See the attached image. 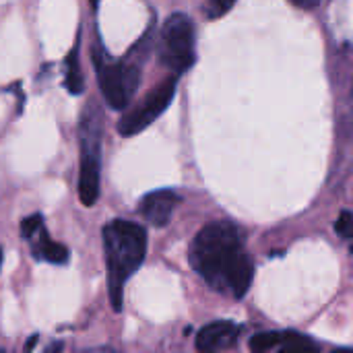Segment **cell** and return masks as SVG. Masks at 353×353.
<instances>
[{"mask_svg":"<svg viewBox=\"0 0 353 353\" xmlns=\"http://www.w3.org/2000/svg\"><path fill=\"white\" fill-rule=\"evenodd\" d=\"M91 2H93V6H95V4H97V0H91Z\"/></svg>","mask_w":353,"mask_h":353,"instance_id":"18","label":"cell"},{"mask_svg":"<svg viewBox=\"0 0 353 353\" xmlns=\"http://www.w3.org/2000/svg\"><path fill=\"white\" fill-rule=\"evenodd\" d=\"M319 343L312 341L306 335H298V333H285L279 353H319Z\"/></svg>","mask_w":353,"mask_h":353,"instance_id":"11","label":"cell"},{"mask_svg":"<svg viewBox=\"0 0 353 353\" xmlns=\"http://www.w3.org/2000/svg\"><path fill=\"white\" fill-rule=\"evenodd\" d=\"M335 232H337L343 240H352L353 217L350 211H343V213L339 215V219H337V223H335Z\"/></svg>","mask_w":353,"mask_h":353,"instance_id":"13","label":"cell"},{"mask_svg":"<svg viewBox=\"0 0 353 353\" xmlns=\"http://www.w3.org/2000/svg\"><path fill=\"white\" fill-rule=\"evenodd\" d=\"M99 89L112 110H124L141 87V66L137 62H97Z\"/></svg>","mask_w":353,"mask_h":353,"instance_id":"5","label":"cell"},{"mask_svg":"<svg viewBox=\"0 0 353 353\" xmlns=\"http://www.w3.org/2000/svg\"><path fill=\"white\" fill-rule=\"evenodd\" d=\"M64 85H66L68 93H72V95H81L85 91V81H83V74H81V66H79V43L72 48V52L66 58Z\"/></svg>","mask_w":353,"mask_h":353,"instance_id":"10","label":"cell"},{"mask_svg":"<svg viewBox=\"0 0 353 353\" xmlns=\"http://www.w3.org/2000/svg\"><path fill=\"white\" fill-rule=\"evenodd\" d=\"M234 4H236V0H211L207 6V14H209V19H219L228 10H232Z\"/></svg>","mask_w":353,"mask_h":353,"instance_id":"14","label":"cell"},{"mask_svg":"<svg viewBox=\"0 0 353 353\" xmlns=\"http://www.w3.org/2000/svg\"><path fill=\"white\" fill-rule=\"evenodd\" d=\"M188 261L196 275L217 294L242 300L254 279V263L246 250L242 228L213 221L192 240Z\"/></svg>","mask_w":353,"mask_h":353,"instance_id":"1","label":"cell"},{"mask_svg":"<svg viewBox=\"0 0 353 353\" xmlns=\"http://www.w3.org/2000/svg\"><path fill=\"white\" fill-rule=\"evenodd\" d=\"M333 353H352V350L350 347H341V350H335Z\"/></svg>","mask_w":353,"mask_h":353,"instance_id":"16","label":"cell"},{"mask_svg":"<svg viewBox=\"0 0 353 353\" xmlns=\"http://www.w3.org/2000/svg\"><path fill=\"white\" fill-rule=\"evenodd\" d=\"M180 205V196L178 192H174L172 188H163V190H155L149 192L141 199L139 203V213L155 228H163L170 223L176 207Z\"/></svg>","mask_w":353,"mask_h":353,"instance_id":"9","label":"cell"},{"mask_svg":"<svg viewBox=\"0 0 353 353\" xmlns=\"http://www.w3.org/2000/svg\"><path fill=\"white\" fill-rule=\"evenodd\" d=\"M296 6H302V8H314L321 4V0H292Z\"/></svg>","mask_w":353,"mask_h":353,"instance_id":"15","label":"cell"},{"mask_svg":"<svg viewBox=\"0 0 353 353\" xmlns=\"http://www.w3.org/2000/svg\"><path fill=\"white\" fill-rule=\"evenodd\" d=\"M285 333H279V331H267V333H259L250 339L248 347L252 353H265L273 347H279L281 341H283Z\"/></svg>","mask_w":353,"mask_h":353,"instance_id":"12","label":"cell"},{"mask_svg":"<svg viewBox=\"0 0 353 353\" xmlns=\"http://www.w3.org/2000/svg\"><path fill=\"white\" fill-rule=\"evenodd\" d=\"M159 60L165 68L180 77L188 72L196 60L194 54V23L184 12H174L161 29Z\"/></svg>","mask_w":353,"mask_h":353,"instance_id":"3","label":"cell"},{"mask_svg":"<svg viewBox=\"0 0 353 353\" xmlns=\"http://www.w3.org/2000/svg\"><path fill=\"white\" fill-rule=\"evenodd\" d=\"M0 267H2V246H0Z\"/></svg>","mask_w":353,"mask_h":353,"instance_id":"17","label":"cell"},{"mask_svg":"<svg viewBox=\"0 0 353 353\" xmlns=\"http://www.w3.org/2000/svg\"><path fill=\"white\" fill-rule=\"evenodd\" d=\"M101 184V130L89 110L81 124V172H79V199L85 207H93L99 199Z\"/></svg>","mask_w":353,"mask_h":353,"instance_id":"4","label":"cell"},{"mask_svg":"<svg viewBox=\"0 0 353 353\" xmlns=\"http://www.w3.org/2000/svg\"><path fill=\"white\" fill-rule=\"evenodd\" d=\"M21 236H23V240L29 242L31 254L35 261L50 263V265H66L68 263V259H70L68 248L50 238L41 213H33V215L21 219Z\"/></svg>","mask_w":353,"mask_h":353,"instance_id":"7","label":"cell"},{"mask_svg":"<svg viewBox=\"0 0 353 353\" xmlns=\"http://www.w3.org/2000/svg\"><path fill=\"white\" fill-rule=\"evenodd\" d=\"M242 335V327L232 321H215L205 325L194 339V345L201 353H221L232 350Z\"/></svg>","mask_w":353,"mask_h":353,"instance_id":"8","label":"cell"},{"mask_svg":"<svg viewBox=\"0 0 353 353\" xmlns=\"http://www.w3.org/2000/svg\"><path fill=\"white\" fill-rule=\"evenodd\" d=\"M178 89V79L176 77H168L159 87H155L141 105H137L134 110H130L126 116L120 118L118 122V132L122 137H134L139 132H143L147 126H151L174 101Z\"/></svg>","mask_w":353,"mask_h":353,"instance_id":"6","label":"cell"},{"mask_svg":"<svg viewBox=\"0 0 353 353\" xmlns=\"http://www.w3.org/2000/svg\"><path fill=\"white\" fill-rule=\"evenodd\" d=\"M105 265H108V288L114 312L122 310L124 285L139 271L147 254V232L143 225L114 219L101 232Z\"/></svg>","mask_w":353,"mask_h":353,"instance_id":"2","label":"cell"}]
</instances>
